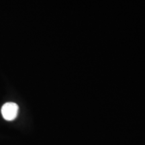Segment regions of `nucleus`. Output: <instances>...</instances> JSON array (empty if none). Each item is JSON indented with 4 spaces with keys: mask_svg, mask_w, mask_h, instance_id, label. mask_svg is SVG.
Wrapping results in <instances>:
<instances>
[{
    "mask_svg": "<svg viewBox=\"0 0 145 145\" xmlns=\"http://www.w3.org/2000/svg\"><path fill=\"white\" fill-rule=\"evenodd\" d=\"M18 106L16 103H5L1 108V114L3 118L7 121H12L17 117Z\"/></svg>",
    "mask_w": 145,
    "mask_h": 145,
    "instance_id": "nucleus-1",
    "label": "nucleus"
}]
</instances>
